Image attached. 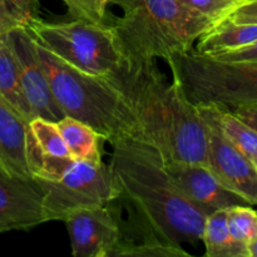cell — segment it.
Wrapping results in <instances>:
<instances>
[{"label":"cell","instance_id":"7a4b0ae2","mask_svg":"<svg viewBox=\"0 0 257 257\" xmlns=\"http://www.w3.org/2000/svg\"><path fill=\"white\" fill-rule=\"evenodd\" d=\"M109 167L142 238L182 245L202 241L210 213L191 202L167 173L161 156L133 138L113 143Z\"/></svg>","mask_w":257,"mask_h":257},{"label":"cell","instance_id":"603a6c76","mask_svg":"<svg viewBox=\"0 0 257 257\" xmlns=\"http://www.w3.org/2000/svg\"><path fill=\"white\" fill-rule=\"evenodd\" d=\"M180 4L212 22V25L235 4V0H177Z\"/></svg>","mask_w":257,"mask_h":257},{"label":"cell","instance_id":"7c38bea8","mask_svg":"<svg viewBox=\"0 0 257 257\" xmlns=\"http://www.w3.org/2000/svg\"><path fill=\"white\" fill-rule=\"evenodd\" d=\"M165 167L178 190L206 212L212 213L216 210H227L235 206H252L227 190L206 166L172 162Z\"/></svg>","mask_w":257,"mask_h":257},{"label":"cell","instance_id":"4fadbf2b","mask_svg":"<svg viewBox=\"0 0 257 257\" xmlns=\"http://www.w3.org/2000/svg\"><path fill=\"white\" fill-rule=\"evenodd\" d=\"M29 165L34 178L58 180L75 162L70 156L57 123L43 118L29 122Z\"/></svg>","mask_w":257,"mask_h":257},{"label":"cell","instance_id":"d4e9b609","mask_svg":"<svg viewBox=\"0 0 257 257\" xmlns=\"http://www.w3.org/2000/svg\"><path fill=\"white\" fill-rule=\"evenodd\" d=\"M221 22H232L238 23V24H257V0H238V2H235V4L215 24Z\"/></svg>","mask_w":257,"mask_h":257},{"label":"cell","instance_id":"484cf974","mask_svg":"<svg viewBox=\"0 0 257 257\" xmlns=\"http://www.w3.org/2000/svg\"><path fill=\"white\" fill-rule=\"evenodd\" d=\"M212 59L221 60V62H232V63H253L257 64V40L250 43L247 45L237 48V49L223 52L221 54L213 55Z\"/></svg>","mask_w":257,"mask_h":257},{"label":"cell","instance_id":"9c48e42d","mask_svg":"<svg viewBox=\"0 0 257 257\" xmlns=\"http://www.w3.org/2000/svg\"><path fill=\"white\" fill-rule=\"evenodd\" d=\"M63 221L69 233L72 255L75 257H112L124 238L109 205L78 208Z\"/></svg>","mask_w":257,"mask_h":257},{"label":"cell","instance_id":"ac0fdd59","mask_svg":"<svg viewBox=\"0 0 257 257\" xmlns=\"http://www.w3.org/2000/svg\"><path fill=\"white\" fill-rule=\"evenodd\" d=\"M227 210H216L206 217L202 242L207 257H246L231 237Z\"/></svg>","mask_w":257,"mask_h":257},{"label":"cell","instance_id":"2e32d148","mask_svg":"<svg viewBox=\"0 0 257 257\" xmlns=\"http://www.w3.org/2000/svg\"><path fill=\"white\" fill-rule=\"evenodd\" d=\"M57 125L73 160L93 165L103 163V143L105 140L94 128L69 115L62 118Z\"/></svg>","mask_w":257,"mask_h":257},{"label":"cell","instance_id":"3957f363","mask_svg":"<svg viewBox=\"0 0 257 257\" xmlns=\"http://www.w3.org/2000/svg\"><path fill=\"white\" fill-rule=\"evenodd\" d=\"M33 45L65 115L89 124L112 145L123 138L138 140L140 128L135 113L114 80L80 72L34 40Z\"/></svg>","mask_w":257,"mask_h":257},{"label":"cell","instance_id":"277c9868","mask_svg":"<svg viewBox=\"0 0 257 257\" xmlns=\"http://www.w3.org/2000/svg\"><path fill=\"white\" fill-rule=\"evenodd\" d=\"M123 17L113 25L128 60L165 59L193 49L212 22L177 0H109Z\"/></svg>","mask_w":257,"mask_h":257},{"label":"cell","instance_id":"5b68a950","mask_svg":"<svg viewBox=\"0 0 257 257\" xmlns=\"http://www.w3.org/2000/svg\"><path fill=\"white\" fill-rule=\"evenodd\" d=\"M24 29L48 52L88 74L112 78L125 60L114 28L103 22L74 19L54 24L34 17Z\"/></svg>","mask_w":257,"mask_h":257},{"label":"cell","instance_id":"ffe728a7","mask_svg":"<svg viewBox=\"0 0 257 257\" xmlns=\"http://www.w3.org/2000/svg\"><path fill=\"white\" fill-rule=\"evenodd\" d=\"M227 222L233 242L250 257V247L257 238V211L252 206H235L227 210Z\"/></svg>","mask_w":257,"mask_h":257},{"label":"cell","instance_id":"44dd1931","mask_svg":"<svg viewBox=\"0 0 257 257\" xmlns=\"http://www.w3.org/2000/svg\"><path fill=\"white\" fill-rule=\"evenodd\" d=\"M187 257L190 253L181 245L166 242L157 238H142L140 242L123 238L113 251L112 257Z\"/></svg>","mask_w":257,"mask_h":257},{"label":"cell","instance_id":"e0dca14e","mask_svg":"<svg viewBox=\"0 0 257 257\" xmlns=\"http://www.w3.org/2000/svg\"><path fill=\"white\" fill-rule=\"evenodd\" d=\"M0 95L13 105L25 119L34 118L20 82L19 68L14 50L7 34L0 35Z\"/></svg>","mask_w":257,"mask_h":257},{"label":"cell","instance_id":"cb8c5ba5","mask_svg":"<svg viewBox=\"0 0 257 257\" xmlns=\"http://www.w3.org/2000/svg\"><path fill=\"white\" fill-rule=\"evenodd\" d=\"M70 17L90 23H102L105 8L100 0H63Z\"/></svg>","mask_w":257,"mask_h":257},{"label":"cell","instance_id":"8fae6325","mask_svg":"<svg viewBox=\"0 0 257 257\" xmlns=\"http://www.w3.org/2000/svg\"><path fill=\"white\" fill-rule=\"evenodd\" d=\"M44 188L38 178L10 177L0 172V233L28 231L45 223Z\"/></svg>","mask_w":257,"mask_h":257},{"label":"cell","instance_id":"7402d4cb","mask_svg":"<svg viewBox=\"0 0 257 257\" xmlns=\"http://www.w3.org/2000/svg\"><path fill=\"white\" fill-rule=\"evenodd\" d=\"M37 0H0V35L24 28L37 17Z\"/></svg>","mask_w":257,"mask_h":257},{"label":"cell","instance_id":"f546056e","mask_svg":"<svg viewBox=\"0 0 257 257\" xmlns=\"http://www.w3.org/2000/svg\"><path fill=\"white\" fill-rule=\"evenodd\" d=\"M100 3H102V5L104 8H107V4L109 3V0H100Z\"/></svg>","mask_w":257,"mask_h":257},{"label":"cell","instance_id":"f1b7e54d","mask_svg":"<svg viewBox=\"0 0 257 257\" xmlns=\"http://www.w3.org/2000/svg\"><path fill=\"white\" fill-rule=\"evenodd\" d=\"M251 161H252V165H253V167H255V171L257 173V157H255L253 160H251Z\"/></svg>","mask_w":257,"mask_h":257},{"label":"cell","instance_id":"52a82bcc","mask_svg":"<svg viewBox=\"0 0 257 257\" xmlns=\"http://www.w3.org/2000/svg\"><path fill=\"white\" fill-rule=\"evenodd\" d=\"M44 188L43 211L47 222L63 221L78 208L110 205L120 191L109 165L75 161L58 180H40Z\"/></svg>","mask_w":257,"mask_h":257},{"label":"cell","instance_id":"d6986e66","mask_svg":"<svg viewBox=\"0 0 257 257\" xmlns=\"http://www.w3.org/2000/svg\"><path fill=\"white\" fill-rule=\"evenodd\" d=\"M210 107L216 124L220 128L223 137L235 146L241 153L250 160L257 157V132L243 120L236 117L231 110L206 104Z\"/></svg>","mask_w":257,"mask_h":257},{"label":"cell","instance_id":"9a60e30c","mask_svg":"<svg viewBox=\"0 0 257 257\" xmlns=\"http://www.w3.org/2000/svg\"><path fill=\"white\" fill-rule=\"evenodd\" d=\"M193 52L203 57H213L237 49L257 40V24L221 22L203 33Z\"/></svg>","mask_w":257,"mask_h":257},{"label":"cell","instance_id":"4dcf8cb0","mask_svg":"<svg viewBox=\"0 0 257 257\" xmlns=\"http://www.w3.org/2000/svg\"><path fill=\"white\" fill-rule=\"evenodd\" d=\"M236 2H238V0H236Z\"/></svg>","mask_w":257,"mask_h":257},{"label":"cell","instance_id":"30bf717a","mask_svg":"<svg viewBox=\"0 0 257 257\" xmlns=\"http://www.w3.org/2000/svg\"><path fill=\"white\" fill-rule=\"evenodd\" d=\"M10 44L17 58L23 92L34 118L59 122L65 117L52 92L44 70L35 55L34 45L24 28L8 33Z\"/></svg>","mask_w":257,"mask_h":257},{"label":"cell","instance_id":"ba28073f","mask_svg":"<svg viewBox=\"0 0 257 257\" xmlns=\"http://www.w3.org/2000/svg\"><path fill=\"white\" fill-rule=\"evenodd\" d=\"M207 132L206 167L227 190L257 205V173L252 161L231 145L216 124L210 107L196 104Z\"/></svg>","mask_w":257,"mask_h":257},{"label":"cell","instance_id":"8992f818","mask_svg":"<svg viewBox=\"0 0 257 257\" xmlns=\"http://www.w3.org/2000/svg\"><path fill=\"white\" fill-rule=\"evenodd\" d=\"M193 104L233 110L257 103V64L221 62L193 49L167 60Z\"/></svg>","mask_w":257,"mask_h":257},{"label":"cell","instance_id":"6da1fadb","mask_svg":"<svg viewBox=\"0 0 257 257\" xmlns=\"http://www.w3.org/2000/svg\"><path fill=\"white\" fill-rule=\"evenodd\" d=\"M110 79L130 102L140 128L138 140L151 146L163 163L206 166L207 132L197 107L180 80L168 82L155 59L128 60Z\"/></svg>","mask_w":257,"mask_h":257},{"label":"cell","instance_id":"83f0119b","mask_svg":"<svg viewBox=\"0 0 257 257\" xmlns=\"http://www.w3.org/2000/svg\"><path fill=\"white\" fill-rule=\"evenodd\" d=\"M250 257H257V238L253 245L250 247Z\"/></svg>","mask_w":257,"mask_h":257},{"label":"cell","instance_id":"5bb4252c","mask_svg":"<svg viewBox=\"0 0 257 257\" xmlns=\"http://www.w3.org/2000/svg\"><path fill=\"white\" fill-rule=\"evenodd\" d=\"M29 120L0 95V172L34 178L29 165Z\"/></svg>","mask_w":257,"mask_h":257},{"label":"cell","instance_id":"1f68e13d","mask_svg":"<svg viewBox=\"0 0 257 257\" xmlns=\"http://www.w3.org/2000/svg\"><path fill=\"white\" fill-rule=\"evenodd\" d=\"M235 2H236V0H235Z\"/></svg>","mask_w":257,"mask_h":257},{"label":"cell","instance_id":"4316f807","mask_svg":"<svg viewBox=\"0 0 257 257\" xmlns=\"http://www.w3.org/2000/svg\"><path fill=\"white\" fill-rule=\"evenodd\" d=\"M231 112L257 132V103L238 107L236 109L231 110Z\"/></svg>","mask_w":257,"mask_h":257}]
</instances>
